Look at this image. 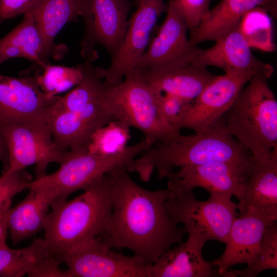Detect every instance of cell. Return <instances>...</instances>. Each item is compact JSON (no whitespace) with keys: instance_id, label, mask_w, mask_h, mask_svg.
Segmentation results:
<instances>
[{"instance_id":"3957f363","label":"cell","mask_w":277,"mask_h":277,"mask_svg":"<svg viewBox=\"0 0 277 277\" xmlns=\"http://www.w3.org/2000/svg\"><path fill=\"white\" fill-rule=\"evenodd\" d=\"M111 184L109 172L76 197L52 203L43 229L51 253L61 260L65 253L104 233L111 213Z\"/></svg>"},{"instance_id":"ba28073f","label":"cell","mask_w":277,"mask_h":277,"mask_svg":"<svg viewBox=\"0 0 277 277\" xmlns=\"http://www.w3.org/2000/svg\"><path fill=\"white\" fill-rule=\"evenodd\" d=\"M0 139L8 153L6 171H19L35 165V177L46 174L49 164L61 163L67 151L56 145L48 124L43 122L0 118Z\"/></svg>"},{"instance_id":"d6a6232c","label":"cell","mask_w":277,"mask_h":277,"mask_svg":"<svg viewBox=\"0 0 277 277\" xmlns=\"http://www.w3.org/2000/svg\"><path fill=\"white\" fill-rule=\"evenodd\" d=\"M178 7L190 34L196 29L209 10L211 0H171Z\"/></svg>"},{"instance_id":"7c38bea8","label":"cell","mask_w":277,"mask_h":277,"mask_svg":"<svg viewBox=\"0 0 277 277\" xmlns=\"http://www.w3.org/2000/svg\"><path fill=\"white\" fill-rule=\"evenodd\" d=\"M131 8L129 0H89L88 11L82 17L84 33L80 43L85 61L92 63L98 58V45L107 50L111 60L115 55L125 37Z\"/></svg>"},{"instance_id":"52a82bcc","label":"cell","mask_w":277,"mask_h":277,"mask_svg":"<svg viewBox=\"0 0 277 277\" xmlns=\"http://www.w3.org/2000/svg\"><path fill=\"white\" fill-rule=\"evenodd\" d=\"M165 207L172 219L183 225L188 236L204 243L212 240L225 244L238 215L237 204L231 199L210 196L200 201L192 190L180 194L169 191Z\"/></svg>"},{"instance_id":"8992f818","label":"cell","mask_w":277,"mask_h":277,"mask_svg":"<svg viewBox=\"0 0 277 277\" xmlns=\"http://www.w3.org/2000/svg\"><path fill=\"white\" fill-rule=\"evenodd\" d=\"M106 97L114 118L140 130L153 144L179 133L171 130L161 115L157 93L137 71L127 73L119 84L107 86Z\"/></svg>"},{"instance_id":"836d02e7","label":"cell","mask_w":277,"mask_h":277,"mask_svg":"<svg viewBox=\"0 0 277 277\" xmlns=\"http://www.w3.org/2000/svg\"><path fill=\"white\" fill-rule=\"evenodd\" d=\"M39 0H0V23L29 12Z\"/></svg>"},{"instance_id":"d6986e66","label":"cell","mask_w":277,"mask_h":277,"mask_svg":"<svg viewBox=\"0 0 277 277\" xmlns=\"http://www.w3.org/2000/svg\"><path fill=\"white\" fill-rule=\"evenodd\" d=\"M136 71L157 93L174 95L189 102L193 101L216 76L206 67L195 63Z\"/></svg>"},{"instance_id":"5bb4252c","label":"cell","mask_w":277,"mask_h":277,"mask_svg":"<svg viewBox=\"0 0 277 277\" xmlns=\"http://www.w3.org/2000/svg\"><path fill=\"white\" fill-rule=\"evenodd\" d=\"M251 49L235 29L211 47L201 49L195 63L206 67H218L226 74L245 78L248 82L256 76L269 80L274 73V67L255 57Z\"/></svg>"},{"instance_id":"8fae6325","label":"cell","mask_w":277,"mask_h":277,"mask_svg":"<svg viewBox=\"0 0 277 277\" xmlns=\"http://www.w3.org/2000/svg\"><path fill=\"white\" fill-rule=\"evenodd\" d=\"M223 161L179 168L168 177L169 191L174 194L187 192L201 187L210 196L239 200L242 195L250 160Z\"/></svg>"},{"instance_id":"7a4b0ae2","label":"cell","mask_w":277,"mask_h":277,"mask_svg":"<svg viewBox=\"0 0 277 277\" xmlns=\"http://www.w3.org/2000/svg\"><path fill=\"white\" fill-rule=\"evenodd\" d=\"M223 117L203 132L179 133L155 142L135 159L132 172L147 182L154 170L160 179L167 178L175 168L247 159L250 153L226 132Z\"/></svg>"},{"instance_id":"484cf974","label":"cell","mask_w":277,"mask_h":277,"mask_svg":"<svg viewBox=\"0 0 277 277\" xmlns=\"http://www.w3.org/2000/svg\"><path fill=\"white\" fill-rule=\"evenodd\" d=\"M51 253L43 238L19 249L0 245V277H32L42 260Z\"/></svg>"},{"instance_id":"4dcf8cb0","label":"cell","mask_w":277,"mask_h":277,"mask_svg":"<svg viewBox=\"0 0 277 277\" xmlns=\"http://www.w3.org/2000/svg\"><path fill=\"white\" fill-rule=\"evenodd\" d=\"M25 169L5 171L0 176V215L6 214L11 207L12 200L17 194L28 189L32 180Z\"/></svg>"},{"instance_id":"ac0fdd59","label":"cell","mask_w":277,"mask_h":277,"mask_svg":"<svg viewBox=\"0 0 277 277\" xmlns=\"http://www.w3.org/2000/svg\"><path fill=\"white\" fill-rule=\"evenodd\" d=\"M28 189L27 195L7 214L8 230L14 245L43 230L49 209L57 199L53 189L32 180Z\"/></svg>"},{"instance_id":"7402d4cb","label":"cell","mask_w":277,"mask_h":277,"mask_svg":"<svg viewBox=\"0 0 277 277\" xmlns=\"http://www.w3.org/2000/svg\"><path fill=\"white\" fill-rule=\"evenodd\" d=\"M204 244L188 236L185 242L169 248L152 264L151 277L220 276L202 256Z\"/></svg>"},{"instance_id":"ffe728a7","label":"cell","mask_w":277,"mask_h":277,"mask_svg":"<svg viewBox=\"0 0 277 277\" xmlns=\"http://www.w3.org/2000/svg\"><path fill=\"white\" fill-rule=\"evenodd\" d=\"M237 204L240 213L251 209L277 220V158H250L243 193Z\"/></svg>"},{"instance_id":"e575fe53","label":"cell","mask_w":277,"mask_h":277,"mask_svg":"<svg viewBox=\"0 0 277 277\" xmlns=\"http://www.w3.org/2000/svg\"><path fill=\"white\" fill-rule=\"evenodd\" d=\"M7 214L0 215V245L6 244L8 228L6 222Z\"/></svg>"},{"instance_id":"d590c367","label":"cell","mask_w":277,"mask_h":277,"mask_svg":"<svg viewBox=\"0 0 277 277\" xmlns=\"http://www.w3.org/2000/svg\"><path fill=\"white\" fill-rule=\"evenodd\" d=\"M0 161L4 163H8L7 149L4 142L1 139H0Z\"/></svg>"},{"instance_id":"5b68a950","label":"cell","mask_w":277,"mask_h":277,"mask_svg":"<svg viewBox=\"0 0 277 277\" xmlns=\"http://www.w3.org/2000/svg\"><path fill=\"white\" fill-rule=\"evenodd\" d=\"M151 145L144 138L128 146L120 153L107 156L90 153L86 149L68 150L56 171L35 177L33 181L53 189L57 195L56 201L66 200L116 169L125 168L131 172L135 159Z\"/></svg>"},{"instance_id":"e0dca14e","label":"cell","mask_w":277,"mask_h":277,"mask_svg":"<svg viewBox=\"0 0 277 277\" xmlns=\"http://www.w3.org/2000/svg\"><path fill=\"white\" fill-rule=\"evenodd\" d=\"M57 96H47L33 75L15 77L0 74V118L47 123L50 107Z\"/></svg>"},{"instance_id":"44dd1931","label":"cell","mask_w":277,"mask_h":277,"mask_svg":"<svg viewBox=\"0 0 277 277\" xmlns=\"http://www.w3.org/2000/svg\"><path fill=\"white\" fill-rule=\"evenodd\" d=\"M261 7L277 17V0H221L209 9L190 40L197 45L205 41L216 42L235 29L243 15L251 9Z\"/></svg>"},{"instance_id":"30bf717a","label":"cell","mask_w":277,"mask_h":277,"mask_svg":"<svg viewBox=\"0 0 277 277\" xmlns=\"http://www.w3.org/2000/svg\"><path fill=\"white\" fill-rule=\"evenodd\" d=\"M167 9L163 0H137V9L128 19L125 37L110 65L95 68L106 86L119 84L133 70L151 40L159 18Z\"/></svg>"},{"instance_id":"1f68e13d","label":"cell","mask_w":277,"mask_h":277,"mask_svg":"<svg viewBox=\"0 0 277 277\" xmlns=\"http://www.w3.org/2000/svg\"><path fill=\"white\" fill-rule=\"evenodd\" d=\"M190 103L168 94L159 95V105L161 115L166 124L173 131L180 132L182 121Z\"/></svg>"},{"instance_id":"f1b7e54d","label":"cell","mask_w":277,"mask_h":277,"mask_svg":"<svg viewBox=\"0 0 277 277\" xmlns=\"http://www.w3.org/2000/svg\"><path fill=\"white\" fill-rule=\"evenodd\" d=\"M128 126L114 120L101 127L92 135L86 147L90 153L111 156L124 151L131 138Z\"/></svg>"},{"instance_id":"d4e9b609","label":"cell","mask_w":277,"mask_h":277,"mask_svg":"<svg viewBox=\"0 0 277 277\" xmlns=\"http://www.w3.org/2000/svg\"><path fill=\"white\" fill-rule=\"evenodd\" d=\"M53 104L47 124L55 143L63 151L86 149L92 135L101 127L74 112L57 108Z\"/></svg>"},{"instance_id":"4316f807","label":"cell","mask_w":277,"mask_h":277,"mask_svg":"<svg viewBox=\"0 0 277 277\" xmlns=\"http://www.w3.org/2000/svg\"><path fill=\"white\" fill-rule=\"evenodd\" d=\"M236 29L251 48L266 52L276 51L272 21L264 8L256 7L248 11L242 17Z\"/></svg>"},{"instance_id":"4fadbf2b","label":"cell","mask_w":277,"mask_h":277,"mask_svg":"<svg viewBox=\"0 0 277 277\" xmlns=\"http://www.w3.org/2000/svg\"><path fill=\"white\" fill-rule=\"evenodd\" d=\"M167 15L132 71L163 69L195 63L201 48L187 36L188 27L176 5L170 0Z\"/></svg>"},{"instance_id":"9a60e30c","label":"cell","mask_w":277,"mask_h":277,"mask_svg":"<svg viewBox=\"0 0 277 277\" xmlns=\"http://www.w3.org/2000/svg\"><path fill=\"white\" fill-rule=\"evenodd\" d=\"M248 82L247 79L235 75H216L190 103L181 129H190L195 133L209 129L227 113Z\"/></svg>"},{"instance_id":"cb8c5ba5","label":"cell","mask_w":277,"mask_h":277,"mask_svg":"<svg viewBox=\"0 0 277 277\" xmlns=\"http://www.w3.org/2000/svg\"><path fill=\"white\" fill-rule=\"evenodd\" d=\"M89 6V0H39L28 12L32 15L47 45L65 55L67 47L55 44L54 39L66 24L83 17Z\"/></svg>"},{"instance_id":"2e32d148","label":"cell","mask_w":277,"mask_h":277,"mask_svg":"<svg viewBox=\"0 0 277 277\" xmlns=\"http://www.w3.org/2000/svg\"><path fill=\"white\" fill-rule=\"evenodd\" d=\"M276 221L256 211L238 214L231 226L224 252L210 261L220 276L232 277L230 268L249 264L258 253L265 229Z\"/></svg>"},{"instance_id":"6da1fadb","label":"cell","mask_w":277,"mask_h":277,"mask_svg":"<svg viewBox=\"0 0 277 277\" xmlns=\"http://www.w3.org/2000/svg\"><path fill=\"white\" fill-rule=\"evenodd\" d=\"M111 213L101 238L111 248H126L153 263L182 242L186 231L168 213L169 190L150 191L137 184L126 168L110 172Z\"/></svg>"},{"instance_id":"277c9868","label":"cell","mask_w":277,"mask_h":277,"mask_svg":"<svg viewBox=\"0 0 277 277\" xmlns=\"http://www.w3.org/2000/svg\"><path fill=\"white\" fill-rule=\"evenodd\" d=\"M268 81L250 80L223 117L226 132L260 161L277 158V100Z\"/></svg>"},{"instance_id":"f546056e","label":"cell","mask_w":277,"mask_h":277,"mask_svg":"<svg viewBox=\"0 0 277 277\" xmlns=\"http://www.w3.org/2000/svg\"><path fill=\"white\" fill-rule=\"evenodd\" d=\"M277 269V225L276 222L265 230L260 250L247 267L242 270L229 269L232 277H255L268 269Z\"/></svg>"},{"instance_id":"603a6c76","label":"cell","mask_w":277,"mask_h":277,"mask_svg":"<svg viewBox=\"0 0 277 277\" xmlns=\"http://www.w3.org/2000/svg\"><path fill=\"white\" fill-rule=\"evenodd\" d=\"M64 55L47 45L30 12L24 14L20 23L0 39V65L8 60L21 57L41 67L49 57L60 60Z\"/></svg>"},{"instance_id":"9c48e42d","label":"cell","mask_w":277,"mask_h":277,"mask_svg":"<svg viewBox=\"0 0 277 277\" xmlns=\"http://www.w3.org/2000/svg\"><path fill=\"white\" fill-rule=\"evenodd\" d=\"M98 236L61 256L68 277H151V263L113 251Z\"/></svg>"},{"instance_id":"83f0119b","label":"cell","mask_w":277,"mask_h":277,"mask_svg":"<svg viewBox=\"0 0 277 277\" xmlns=\"http://www.w3.org/2000/svg\"><path fill=\"white\" fill-rule=\"evenodd\" d=\"M33 76L43 93L53 97L77 85L82 78L83 71L80 64L67 67L51 65L48 62L39 67Z\"/></svg>"}]
</instances>
